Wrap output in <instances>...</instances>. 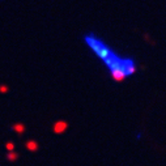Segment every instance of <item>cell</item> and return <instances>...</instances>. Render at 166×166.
Listing matches in <instances>:
<instances>
[{
	"mask_svg": "<svg viewBox=\"0 0 166 166\" xmlns=\"http://www.w3.org/2000/svg\"><path fill=\"white\" fill-rule=\"evenodd\" d=\"M84 42L92 50V52L105 64L111 78L117 83L124 81L127 77L135 75L137 71V63L134 58L119 55L114 49H111L106 42L98 38L95 34L89 33L84 35Z\"/></svg>",
	"mask_w": 166,
	"mask_h": 166,
	"instance_id": "cell-1",
	"label": "cell"
},
{
	"mask_svg": "<svg viewBox=\"0 0 166 166\" xmlns=\"http://www.w3.org/2000/svg\"><path fill=\"white\" fill-rule=\"evenodd\" d=\"M7 90H8V88H7V86H4V85H1V86H0V92H1V93L7 92Z\"/></svg>",
	"mask_w": 166,
	"mask_h": 166,
	"instance_id": "cell-2",
	"label": "cell"
}]
</instances>
